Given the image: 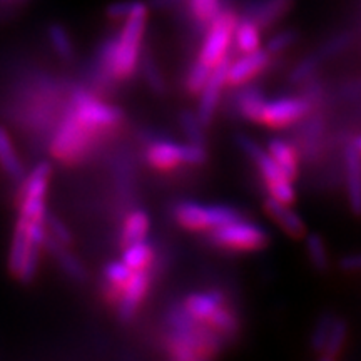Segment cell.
Listing matches in <instances>:
<instances>
[{
	"label": "cell",
	"instance_id": "obj_1",
	"mask_svg": "<svg viewBox=\"0 0 361 361\" xmlns=\"http://www.w3.org/2000/svg\"><path fill=\"white\" fill-rule=\"evenodd\" d=\"M147 22V6L135 0L119 37L111 40L102 52V64L114 78L126 79L133 74L139 62L141 42Z\"/></svg>",
	"mask_w": 361,
	"mask_h": 361
},
{
	"label": "cell",
	"instance_id": "obj_2",
	"mask_svg": "<svg viewBox=\"0 0 361 361\" xmlns=\"http://www.w3.org/2000/svg\"><path fill=\"white\" fill-rule=\"evenodd\" d=\"M239 146L243 147V151L251 157L252 161L258 166L261 178H263L266 188H268L269 196L274 200L288 202L291 204L295 201V188H293V179L288 176L284 171L276 164V161L269 156V152H266L263 147H259L255 141H251L250 137H241L238 139Z\"/></svg>",
	"mask_w": 361,
	"mask_h": 361
},
{
	"label": "cell",
	"instance_id": "obj_3",
	"mask_svg": "<svg viewBox=\"0 0 361 361\" xmlns=\"http://www.w3.org/2000/svg\"><path fill=\"white\" fill-rule=\"evenodd\" d=\"M192 319L178 324V331L169 338V351L176 360L209 358L219 348V340L209 331H197Z\"/></svg>",
	"mask_w": 361,
	"mask_h": 361
},
{
	"label": "cell",
	"instance_id": "obj_4",
	"mask_svg": "<svg viewBox=\"0 0 361 361\" xmlns=\"http://www.w3.org/2000/svg\"><path fill=\"white\" fill-rule=\"evenodd\" d=\"M176 219L191 231H206L239 219V213L231 206H202L197 202H180L176 206Z\"/></svg>",
	"mask_w": 361,
	"mask_h": 361
},
{
	"label": "cell",
	"instance_id": "obj_5",
	"mask_svg": "<svg viewBox=\"0 0 361 361\" xmlns=\"http://www.w3.org/2000/svg\"><path fill=\"white\" fill-rule=\"evenodd\" d=\"M211 239L214 245L228 247V250L258 251L268 245V233L259 224L239 218L213 229Z\"/></svg>",
	"mask_w": 361,
	"mask_h": 361
},
{
	"label": "cell",
	"instance_id": "obj_6",
	"mask_svg": "<svg viewBox=\"0 0 361 361\" xmlns=\"http://www.w3.org/2000/svg\"><path fill=\"white\" fill-rule=\"evenodd\" d=\"M236 16L233 12H219L211 20L209 30L206 34V40L202 44L200 59L207 66L214 67L226 59L231 40L234 37V27H236Z\"/></svg>",
	"mask_w": 361,
	"mask_h": 361
},
{
	"label": "cell",
	"instance_id": "obj_7",
	"mask_svg": "<svg viewBox=\"0 0 361 361\" xmlns=\"http://www.w3.org/2000/svg\"><path fill=\"white\" fill-rule=\"evenodd\" d=\"M72 104H74V107H72L71 114L92 133L99 129L114 128L121 121L119 111L111 106H106V104L94 99L84 90H78L72 96Z\"/></svg>",
	"mask_w": 361,
	"mask_h": 361
},
{
	"label": "cell",
	"instance_id": "obj_8",
	"mask_svg": "<svg viewBox=\"0 0 361 361\" xmlns=\"http://www.w3.org/2000/svg\"><path fill=\"white\" fill-rule=\"evenodd\" d=\"M90 134H92V130H89L71 114L67 117V121H64V124L61 126L56 139H54V154H56L59 159L64 161L78 159L80 152L87 147V144L90 141Z\"/></svg>",
	"mask_w": 361,
	"mask_h": 361
},
{
	"label": "cell",
	"instance_id": "obj_9",
	"mask_svg": "<svg viewBox=\"0 0 361 361\" xmlns=\"http://www.w3.org/2000/svg\"><path fill=\"white\" fill-rule=\"evenodd\" d=\"M310 109V104L300 97H283L263 104L258 123L269 128H284L301 119Z\"/></svg>",
	"mask_w": 361,
	"mask_h": 361
},
{
	"label": "cell",
	"instance_id": "obj_10",
	"mask_svg": "<svg viewBox=\"0 0 361 361\" xmlns=\"http://www.w3.org/2000/svg\"><path fill=\"white\" fill-rule=\"evenodd\" d=\"M229 59L226 57L223 62L213 67L211 71L209 79L206 80L204 87L201 89L200 97V107H197V119L201 121L202 126H207L213 119L218 104L221 99V92H223L224 85L228 84V71H229Z\"/></svg>",
	"mask_w": 361,
	"mask_h": 361
},
{
	"label": "cell",
	"instance_id": "obj_11",
	"mask_svg": "<svg viewBox=\"0 0 361 361\" xmlns=\"http://www.w3.org/2000/svg\"><path fill=\"white\" fill-rule=\"evenodd\" d=\"M149 288L147 269H134L128 281L121 288L119 295V316L123 319H130L142 301Z\"/></svg>",
	"mask_w": 361,
	"mask_h": 361
},
{
	"label": "cell",
	"instance_id": "obj_12",
	"mask_svg": "<svg viewBox=\"0 0 361 361\" xmlns=\"http://www.w3.org/2000/svg\"><path fill=\"white\" fill-rule=\"evenodd\" d=\"M269 62V52L258 49L255 52H247L241 59H238L236 62L229 64L228 71V84L231 85H241L247 82V80L258 75L261 71H264V67Z\"/></svg>",
	"mask_w": 361,
	"mask_h": 361
},
{
	"label": "cell",
	"instance_id": "obj_13",
	"mask_svg": "<svg viewBox=\"0 0 361 361\" xmlns=\"http://www.w3.org/2000/svg\"><path fill=\"white\" fill-rule=\"evenodd\" d=\"M264 209L269 214V218L283 229L288 236L291 238H303L306 236V226L303 219L291 209L288 202H281L274 197H268L264 201Z\"/></svg>",
	"mask_w": 361,
	"mask_h": 361
},
{
	"label": "cell",
	"instance_id": "obj_14",
	"mask_svg": "<svg viewBox=\"0 0 361 361\" xmlns=\"http://www.w3.org/2000/svg\"><path fill=\"white\" fill-rule=\"evenodd\" d=\"M221 306H224V298L219 293H196L191 295L184 303V311L194 323H209L213 314Z\"/></svg>",
	"mask_w": 361,
	"mask_h": 361
},
{
	"label": "cell",
	"instance_id": "obj_15",
	"mask_svg": "<svg viewBox=\"0 0 361 361\" xmlns=\"http://www.w3.org/2000/svg\"><path fill=\"white\" fill-rule=\"evenodd\" d=\"M345 166L350 207L356 216H361V154L353 144L346 149Z\"/></svg>",
	"mask_w": 361,
	"mask_h": 361
},
{
	"label": "cell",
	"instance_id": "obj_16",
	"mask_svg": "<svg viewBox=\"0 0 361 361\" xmlns=\"http://www.w3.org/2000/svg\"><path fill=\"white\" fill-rule=\"evenodd\" d=\"M293 2L295 0H258L252 4L250 19L255 20L259 29H264V27L276 24L293 7Z\"/></svg>",
	"mask_w": 361,
	"mask_h": 361
},
{
	"label": "cell",
	"instance_id": "obj_17",
	"mask_svg": "<svg viewBox=\"0 0 361 361\" xmlns=\"http://www.w3.org/2000/svg\"><path fill=\"white\" fill-rule=\"evenodd\" d=\"M147 161L157 169H173L184 162V146L169 141L154 142L147 151Z\"/></svg>",
	"mask_w": 361,
	"mask_h": 361
},
{
	"label": "cell",
	"instance_id": "obj_18",
	"mask_svg": "<svg viewBox=\"0 0 361 361\" xmlns=\"http://www.w3.org/2000/svg\"><path fill=\"white\" fill-rule=\"evenodd\" d=\"M233 40L236 42L238 51H241L243 54L255 52L261 49V29L255 20L247 17L241 22H236Z\"/></svg>",
	"mask_w": 361,
	"mask_h": 361
},
{
	"label": "cell",
	"instance_id": "obj_19",
	"mask_svg": "<svg viewBox=\"0 0 361 361\" xmlns=\"http://www.w3.org/2000/svg\"><path fill=\"white\" fill-rule=\"evenodd\" d=\"M268 152L284 173L290 176L291 179L296 178L298 157L295 147H291L290 144L286 141H281V139H273V141H269L268 144Z\"/></svg>",
	"mask_w": 361,
	"mask_h": 361
},
{
	"label": "cell",
	"instance_id": "obj_20",
	"mask_svg": "<svg viewBox=\"0 0 361 361\" xmlns=\"http://www.w3.org/2000/svg\"><path fill=\"white\" fill-rule=\"evenodd\" d=\"M44 245H45V247H47L49 251L52 252L54 256H56V259L59 261V264H61L62 268H64L67 273L71 274L72 278L82 279L85 276V271L82 268V264H80L79 261L75 259L74 256H72L71 252L66 250V245L59 243L57 239H54L52 236H45Z\"/></svg>",
	"mask_w": 361,
	"mask_h": 361
},
{
	"label": "cell",
	"instance_id": "obj_21",
	"mask_svg": "<svg viewBox=\"0 0 361 361\" xmlns=\"http://www.w3.org/2000/svg\"><path fill=\"white\" fill-rule=\"evenodd\" d=\"M0 164L13 179H20L24 176V166H22L19 156L12 146L11 137L4 128H0Z\"/></svg>",
	"mask_w": 361,
	"mask_h": 361
},
{
	"label": "cell",
	"instance_id": "obj_22",
	"mask_svg": "<svg viewBox=\"0 0 361 361\" xmlns=\"http://www.w3.org/2000/svg\"><path fill=\"white\" fill-rule=\"evenodd\" d=\"M346 335H348V324H346L345 319H335L331 331H329L326 345H324V348L322 353H319V356H322L324 361L335 360L336 356L340 355L343 346H345Z\"/></svg>",
	"mask_w": 361,
	"mask_h": 361
},
{
	"label": "cell",
	"instance_id": "obj_23",
	"mask_svg": "<svg viewBox=\"0 0 361 361\" xmlns=\"http://www.w3.org/2000/svg\"><path fill=\"white\" fill-rule=\"evenodd\" d=\"M149 231V218L144 211H134L133 214L126 219L124 231H123V241L126 245L130 243H137L146 239Z\"/></svg>",
	"mask_w": 361,
	"mask_h": 361
},
{
	"label": "cell",
	"instance_id": "obj_24",
	"mask_svg": "<svg viewBox=\"0 0 361 361\" xmlns=\"http://www.w3.org/2000/svg\"><path fill=\"white\" fill-rule=\"evenodd\" d=\"M152 259V247L147 245L146 239L137 243H130L126 247L123 261L130 269H146Z\"/></svg>",
	"mask_w": 361,
	"mask_h": 361
},
{
	"label": "cell",
	"instance_id": "obj_25",
	"mask_svg": "<svg viewBox=\"0 0 361 361\" xmlns=\"http://www.w3.org/2000/svg\"><path fill=\"white\" fill-rule=\"evenodd\" d=\"M264 102L266 101L263 94H261L258 89H247L241 94V97H239V111H241V114L245 116L246 119L256 121V123H258L259 112L263 109Z\"/></svg>",
	"mask_w": 361,
	"mask_h": 361
},
{
	"label": "cell",
	"instance_id": "obj_26",
	"mask_svg": "<svg viewBox=\"0 0 361 361\" xmlns=\"http://www.w3.org/2000/svg\"><path fill=\"white\" fill-rule=\"evenodd\" d=\"M306 251H308L310 261L313 263V266L316 269L324 271L328 268L329 258H328V251L326 246H324L323 238L319 234H308L306 236Z\"/></svg>",
	"mask_w": 361,
	"mask_h": 361
},
{
	"label": "cell",
	"instance_id": "obj_27",
	"mask_svg": "<svg viewBox=\"0 0 361 361\" xmlns=\"http://www.w3.org/2000/svg\"><path fill=\"white\" fill-rule=\"evenodd\" d=\"M49 40H51L54 51L62 59L69 61L74 56V45H72L69 34H67V30L62 25L54 24L49 27Z\"/></svg>",
	"mask_w": 361,
	"mask_h": 361
},
{
	"label": "cell",
	"instance_id": "obj_28",
	"mask_svg": "<svg viewBox=\"0 0 361 361\" xmlns=\"http://www.w3.org/2000/svg\"><path fill=\"white\" fill-rule=\"evenodd\" d=\"M189 7L197 22L211 24V20L221 12V0H189Z\"/></svg>",
	"mask_w": 361,
	"mask_h": 361
},
{
	"label": "cell",
	"instance_id": "obj_29",
	"mask_svg": "<svg viewBox=\"0 0 361 361\" xmlns=\"http://www.w3.org/2000/svg\"><path fill=\"white\" fill-rule=\"evenodd\" d=\"M211 71H213V67L207 66L206 62L201 61V59H197V61L194 62V66L191 67V71H189V74H188L186 85H188L189 92H192V94L201 92V89L204 87L206 80L209 79Z\"/></svg>",
	"mask_w": 361,
	"mask_h": 361
},
{
	"label": "cell",
	"instance_id": "obj_30",
	"mask_svg": "<svg viewBox=\"0 0 361 361\" xmlns=\"http://www.w3.org/2000/svg\"><path fill=\"white\" fill-rule=\"evenodd\" d=\"M104 273H106V279L112 286V291L121 293V288L124 286L130 274H133V269L124 261H114V263H109L106 266Z\"/></svg>",
	"mask_w": 361,
	"mask_h": 361
},
{
	"label": "cell",
	"instance_id": "obj_31",
	"mask_svg": "<svg viewBox=\"0 0 361 361\" xmlns=\"http://www.w3.org/2000/svg\"><path fill=\"white\" fill-rule=\"evenodd\" d=\"M333 323H335V316L331 314H323L322 319H319L318 324H316L313 336H311V346L316 353H322L324 345H326V340L329 336V331H331Z\"/></svg>",
	"mask_w": 361,
	"mask_h": 361
},
{
	"label": "cell",
	"instance_id": "obj_32",
	"mask_svg": "<svg viewBox=\"0 0 361 361\" xmlns=\"http://www.w3.org/2000/svg\"><path fill=\"white\" fill-rule=\"evenodd\" d=\"M180 128H183L184 134L188 135L189 142L202 144V141H204L201 121L197 119V116L192 114V112H183V114H180Z\"/></svg>",
	"mask_w": 361,
	"mask_h": 361
},
{
	"label": "cell",
	"instance_id": "obj_33",
	"mask_svg": "<svg viewBox=\"0 0 361 361\" xmlns=\"http://www.w3.org/2000/svg\"><path fill=\"white\" fill-rule=\"evenodd\" d=\"M142 72H144V78L147 80L149 87L156 90V92H164V80H162L159 67L156 66V62L149 56L142 59Z\"/></svg>",
	"mask_w": 361,
	"mask_h": 361
},
{
	"label": "cell",
	"instance_id": "obj_34",
	"mask_svg": "<svg viewBox=\"0 0 361 361\" xmlns=\"http://www.w3.org/2000/svg\"><path fill=\"white\" fill-rule=\"evenodd\" d=\"M296 40V34L293 30H281V32L274 34L273 37L268 40V45H266V51L269 54H279L286 51L288 47H291Z\"/></svg>",
	"mask_w": 361,
	"mask_h": 361
},
{
	"label": "cell",
	"instance_id": "obj_35",
	"mask_svg": "<svg viewBox=\"0 0 361 361\" xmlns=\"http://www.w3.org/2000/svg\"><path fill=\"white\" fill-rule=\"evenodd\" d=\"M45 229L51 233V236L54 239H57V241L62 243V245H67V243H71L69 229H67L66 226L56 218V216L45 214Z\"/></svg>",
	"mask_w": 361,
	"mask_h": 361
},
{
	"label": "cell",
	"instance_id": "obj_36",
	"mask_svg": "<svg viewBox=\"0 0 361 361\" xmlns=\"http://www.w3.org/2000/svg\"><path fill=\"white\" fill-rule=\"evenodd\" d=\"M206 161V151L202 144L189 142L184 146V162L186 164H201Z\"/></svg>",
	"mask_w": 361,
	"mask_h": 361
},
{
	"label": "cell",
	"instance_id": "obj_37",
	"mask_svg": "<svg viewBox=\"0 0 361 361\" xmlns=\"http://www.w3.org/2000/svg\"><path fill=\"white\" fill-rule=\"evenodd\" d=\"M134 2H114L111 4L109 8H107V16L112 17V19H126L129 16L130 8H133Z\"/></svg>",
	"mask_w": 361,
	"mask_h": 361
},
{
	"label": "cell",
	"instance_id": "obj_38",
	"mask_svg": "<svg viewBox=\"0 0 361 361\" xmlns=\"http://www.w3.org/2000/svg\"><path fill=\"white\" fill-rule=\"evenodd\" d=\"M340 266H341L343 271L358 273V271H361V252H358V255L345 256V258L340 261Z\"/></svg>",
	"mask_w": 361,
	"mask_h": 361
},
{
	"label": "cell",
	"instance_id": "obj_39",
	"mask_svg": "<svg viewBox=\"0 0 361 361\" xmlns=\"http://www.w3.org/2000/svg\"><path fill=\"white\" fill-rule=\"evenodd\" d=\"M353 146L356 147V151H358V152H360V154H361V137H358V139H356V141L353 142Z\"/></svg>",
	"mask_w": 361,
	"mask_h": 361
}]
</instances>
